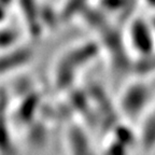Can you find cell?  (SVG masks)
<instances>
[{
    "mask_svg": "<svg viewBox=\"0 0 155 155\" xmlns=\"http://www.w3.org/2000/svg\"><path fill=\"white\" fill-rule=\"evenodd\" d=\"M99 51V44L95 41H88L74 46L64 54L55 68L56 86L61 90L68 88L74 81L77 71L82 66L92 61Z\"/></svg>",
    "mask_w": 155,
    "mask_h": 155,
    "instance_id": "1",
    "label": "cell"
},
{
    "mask_svg": "<svg viewBox=\"0 0 155 155\" xmlns=\"http://www.w3.org/2000/svg\"><path fill=\"white\" fill-rule=\"evenodd\" d=\"M150 90L143 83H135L125 91L122 97V110L129 117H136L141 113L150 99Z\"/></svg>",
    "mask_w": 155,
    "mask_h": 155,
    "instance_id": "2",
    "label": "cell"
},
{
    "mask_svg": "<svg viewBox=\"0 0 155 155\" xmlns=\"http://www.w3.org/2000/svg\"><path fill=\"white\" fill-rule=\"evenodd\" d=\"M152 25L141 17L133 19L130 24V41L142 57H147L154 54V39H153Z\"/></svg>",
    "mask_w": 155,
    "mask_h": 155,
    "instance_id": "3",
    "label": "cell"
},
{
    "mask_svg": "<svg viewBox=\"0 0 155 155\" xmlns=\"http://www.w3.org/2000/svg\"><path fill=\"white\" fill-rule=\"evenodd\" d=\"M32 56V50L29 48L19 46L17 48H11L0 55V74L11 72L27 65L31 61Z\"/></svg>",
    "mask_w": 155,
    "mask_h": 155,
    "instance_id": "4",
    "label": "cell"
},
{
    "mask_svg": "<svg viewBox=\"0 0 155 155\" xmlns=\"http://www.w3.org/2000/svg\"><path fill=\"white\" fill-rule=\"evenodd\" d=\"M18 5L28 32L32 38L41 36L43 26L40 19V5L37 0H18Z\"/></svg>",
    "mask_w": 155,
    "mask_h": 155,
    "instance_id": "5",
    "label": "cell"
},
{
    "mask_svg": "<svg viewBox=\"0 0 155 155\" xmlns=\"http://www.w3.org/2000/svg\"><path fill=\"white\" fill-rule=\"evenodd\" d=\"M5 106V95L0 94V155H13L14 148L8 129Z\"/></svg>",
    "mask_w": 155,
    "mask_h": 155,
    "instance_id": "6",
    "label": "cell"
},
{
    "mask_svg": "<svg viewBox=\"0 0 155 155\" xmlns=\"http://www.w3.org/2000/svg\"><path fill=\"white\" fill-rule=\"evenodd\" d=\"M39 104H40V96L38 93H30L27 95V98L25 97L17 110L19 122L24 124L30 122V119L37 112Z\"/></svg>",
    "mask_w": 155,
    "mask_h": 155,
    "instance_id": "7",
    "label": "cell"
},
{
    "mask_svg": "<svg viewBox=\"0 0 155 155\" xmlns=\"http://www.w3.org/2000/svg\"><path fill=\"white\" fill-rule=\"evenodd\" d=\"M101 11L110 13H119L122 19H127L133 14L127 0H99L98 1Z\"/></svg>",
    "mask_w": 155,
    "mask_h": 155,
    "instance_id": "8",
    "label": "cell"
},
{
    "mask_svg": "<svg viewBox=\"0 0 155 155\" xmlns=\"http://www.w3.org/2000/svg\"><path fill=\"white\" fill-rule=\"evenodd\" d=\"M87 1L88 0H67L59 12L61 21L66 22L68 19L72 18L74 15L80 14L81 11L87 5Z\"/></svg>",
    "mask_w": 155,
    "mask_h": 155,
    "instance_id": "9",
    "label": "cell"
},
{
    "mask_svg": "<svg viewBox=\"0 0 155 155\" xmlns=\"http://www.w3.org/2000/svg\"><path fill=\"white\" fill-rule=\"evenodd\" d=\"M40 19L43 28L53 29L61 21V17L56 14L53 7L50 5H40Z\"/></svg>",
    "mask_w": 155,
    "mask_h": 155,
    "instance_id": "10",
    "label": "cell"
},
{
    "mask_svg": "<svg viewBox=\"0 0 155 155\" xmlns=\"http://www.w3.org/2000/svg\"><path fill=\"white\" fill-rule=\"evenodd\" d=\"M17 40H18V32L15 29H0V50L11 48Z\"/></svg>",
    "mask_w": 155,
    "mask_h": 155,
    "instance_id": "11",
    "label": "cell"
},
{
    "mask_svg": "<svg viewBox=\"0 0 155 155\" xmlns=\"http://www.w3.org/2000/svg\"><path fill=\"white\" fill-rule=\"evenodd\" d=\"M7 9L5 5H0V23L5 22V17H7Z\"/></svg>",
    "mask_w": 155,
    "mask_h": 155,
    "instance_id": "12",
    "label": "cell"
},
{
    "mask_svg": "<svg viewBox=\"0 0 155 155\" xmlns=\"http://www.w3.org/2000/svg\"><path fill=\"white\" fill-rule=\"evenodd\" d=\"M13 1H14V0H0V5H5V8H8L12 5Z\"/></svg>",
    "mask_w": 155,
    "mask_h": 155,
    "instance_id": "13",
    "label": "cell"
},
{
    "mask_svg": "<svg viewBox=\"0 0 155 155\" xmlns=\"http://www.w3.org/2000/svg\"><path fill=\"white\" fill-rule=\"evenodd\" d=\"M127 1H128V5H129L130 10L134 12V10H135V8H136V5H137V0H127Z\"/></svg>",
    "mask_w": 155,
    "mask_h": 155,
    "instance_id": "14",
    "label": "cell"
},
{
    "mask_svg": "<svg viewBox=\"0 0 155 155\" xmlns=\"http://www.w3.org/2000/svg\"><path fill=\"white\" fill-rule=\"evenodd\" d=\"M144 1L148 3L150 7H152V8H154V9H155V0H144Z\"/></svg>",
    "mask_w": 155,
    "mask_h": 155,
    "instance_id": "15",
    "label": "cell"
},
{
    "mask_svg": "<svg viewBox=\"0 0 155 155\" xmlns=\"http://www.w3.org/2000/svg\"><path fill=\"white\" fill-rule=\"evenodd\" d=\"M151 25H152V28H153V30L155 31V16L152 18V21H151Z\"/></svg>",
    "mask_w": 155,
    "mask_h": 155,
    "instance_id": "16",
    "label": "cell"
}]
</instances>
